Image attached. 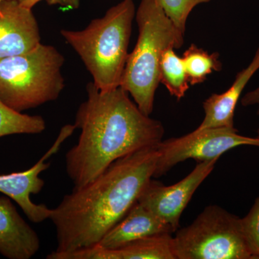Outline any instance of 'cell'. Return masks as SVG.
Instances as JSON below:
<instances>
[{
    "mask_svg": "<svg viewBox=\"0 0 259 259\" xmlns=\"http://www.w3.org/2000/svg\"><path fill=\"white\" fill-rule=\"evenodd\" d=\"M157 146L119 158L97 178L66 194L49 219L55 226V253L98 244L127 214L153 177Z\"/></svg>",
    "mask_w": 259,
    "mask_h": 259,
    "instance_id": "6da1fadb",
    "label": "cell"
},
{
    "mask_svg": "<svg viewBox=\"0 0 259 259\" xmlns=\"http://www.w3.org/2000/svg\"><path fill=\"white\" fill-rule=\"evenodd\" d=\"M87 93L75 117L79 140L66 154V173L74 188L90 183L116 160L156 147L164 134L161 122L141 112L121 87L102 93L90 82Z\"/></svg>",
    "mask_w": 259,
    "mask_h": 259,
    "instance_id": "7a4b0ae2",
    "label": "cell"
},
{
    "mask_svg": "<svg viewBox=\"0 0 259 259\" xmlns=\"http://www.w3.org/2000/svg\"><path fill=\"white\" fill-rule=\"evenodd\" d=\"M136 12L134 0H122L83 30H61V36L81 58L102 93L120 87Z\"/></svg>",
    "mask_w": 259,
    "mask_h": 259,
    "instance_id": "3957f363",
    "label": "cell"
},
{
    "mask_svg": "<svg viewBox=\"0 0 259 259\" xmlns=\"http://www.w3.org/2000/svg\"><path fill=\"white\" fill-rule=\"evenodd\" d=\"M135 18L139 37L127 57L120 87L131 95L141 111L150 116L160 83L161 56L170 48L180 49L185 34L165 14L159 0H141Z\"/></svg>",
    "mask_w": 259,
    "mask_h": 259,
    "instance_id": "277c9868",
    "label": "cell"
},
{
    "mask_svg": "<svg viewBox=\"0 0 259 259\" xmlns=\"http://www.w3.org/2000/svg\"><path fill=\"white\" fill-rule=\"evenodd\" d=\"M64 55L51 45L0 61V100L15 111L55 101L65 88Z\"/></svg>",
    "mask_w": 259,
    "mask_h": 259,
    "instance_id": "5b68a950",
    "label": "cell"
},
{
    "mask_svg": "<svg viewBox=\"0 0 259 259\" xmlns=\"http://www.w3.org/2000/svg\"><path fill=\"white\" fill-rule=\"evenodd\" d=\"M171 247L175 259H253L241 218L218 205L206 207L192 224L179 230Z\"/></svg>",
    "mask_w": 259,
    "mask_h": 259,
    "instance_id": "8992f818",
    "label": "cell"
},
{
    "mask_svg": "<svg viewBox=\"0 0 259 259\" xmlns=\"http://www.w3.org/2000/svg\"><path fill=\"white\" fill-rule=\"evenodd\" d=\"M243 146L259 147V139L241 136L234 127L197 128L158 145V157L153 177L163 176L179 163L190 158L198 163L219 159L229 150Z\"/></svg>",
    "mask_w": 259,
    "mask_h": 259,
    "instance_id": "52a82bcc",
    "label": "cell"
},
{
    "mask_svg": "<svg viewBox=\"0 0 259 259\" xmlns=\"http://www.w3.org/2000/svg\"><path fill=\"white\" fill-rule=\"evenodd\" d=\"M218 161L199 162L190 175L174 185L164 186L157 181L150 180L137 202L177 231L182 212L199 185L213 171Z\"/></svg>",
    "mask_w": 259,
    "mask_h": 259,
    "instance_id": "ba28073f",
    "label": "cell"
},
{
    "mask_svg": "<svg viewBox=\"0 0 259 259\" xmlns=\"http://www.w3.org/2000/svg\"><path fill=\"white\" fill-rule=\"evenodd\" d=\"M76 129L74 124L62 127L53 146L31 168L26 171L0 175V192L14 200L32 223H42L50 218L51 209L44 204L34 203L30 195L41 192L45 182L40 178V174L51 166L47 160L59 152L61 145Z\"/></svg>",
    "mask_w": 259,
    "mask_h": 259,
    "instance_id": "9c48e42d",
    "label": "cell"
},
{
    "mask_svg": "<svg viewBox=\"0 0 259 259\" xmlns=\"http://www.w3.org/2000/svg\"><path fill=\"white\" fill-rule=\"evenodd\" d=\"M41 44L40 28L32 10L18 0L0 5V61L20 55Z\"/></svg>",
    "mask_w": 259,
    "mask_h": 259,
    "instance_id": "30bf717a",
    "label": "cell"
},
{
    "mask_svg": "<svg viewBox=\"0 0 259 259\" xmlns=\"http://www.w3.org/2000/svg\"><path fill=\"white\" fill-rule=\"evenodd\" d=\"M40 248V238L19 214L12 199L0 197V254L9 259H30Z\"/></svg>",
    "mask_w": 259,
    "mask_h": 259,
    "instance_id": "8fae6325",
    "label": "cell"
},
{
    "mask_svg": "<svg viewBox=\"0 0 259 259\" xmlns=\"http://www.w3.org/2000/svg\"><path fill=\"white\" fill-rule=\"evenodd\" d=\"M175 232L176 231L171 225L136 202L97 245L107 249H115L142 238L158 235H171Z\"/></svg>",
    "mask_w": 259,
    "mask_h": 259,
    "instance_id": "7c38bea8",
    "label": "cell"
},
{
    "mask_svg": "<svg viewBox=\"0 0 259 259\" xmlns=\"http://www.w3.org/2000/svg\"><path fill=\"white\" fill-rule=\"evenodd\" d=\"M171 234L142 238L128 244L107 249L98 245L66 253L51 252L47 259H175L171 247Z\"/></svg>",
    "mask_w": 259,
    "mask_h": 259,
    "instance_id": "4fadbf2b",
    "label": "cell"
},
{
    "mask_svg": "<svg viewBox=\"0 0 259 259\" xmlns=\"http://www.w3.org/2000/svg\"><path fill=\"white\" fill-rule=\"evenodd\" d=\"M259 69V48L251 62L237 74L234 82L225 93L212 94L203 102L204 118L198 129L234 127L235 110L242 93Z\"/></svg>",
    "mask_w": 259,
    "mask_h": 259,
    "instance_id": "5bb4252c",
    "label": "cell"
},
{
    "mask_svg": "<svg viewBox=\"0 0 259 259\" xmlns=\"http://www.w3.org/2000/svg\"><path fill=\"white\" fill-rule=\"evenodd\" d=\"M160 82L170 95L180 100L189 90V79L183 59L170 48L163 53L159 66Z\"/></svg>",
    "mask_w": 259,
    "mask_h": 259,
    "instance_id": "9a60e30c",
    "label": "cell"
},
{
    "mask_svg": "<svg viewBox=\"0 0 259 259\" xmlns=\"http://www.w3.org/2000/svg\"><path fill=\"white\" fill-rule=\"evenodd\" d=\"M47 128L44 117L15 111L0 100V138L17 134H40Z\"/></svg>",
    "mask_w": 259,
    "mask_h": 259,
    "instance_id": "2e32d148",
    "label": "cell"
},
{
    "mask_svg": "<svg viewBox=\"0 0 259 259\" xmlns=\"http://www.w3.org/2000/svg\"><path fill=\"white\" fill-rule=\"evenodd\" d=\"M219 58L218 53L209 54L204 49L192 44L182 56L190 84L203 83L213 71H221L222 63Z\"/></svg>",
    "mask_w": 259,
    "mask_h": 259,
    "instance_id": "e0dca14e",
    "label": "cell"
},
{
    "mask_svg": "<svg viewBox=\"0 0 259 259\" xmlns=\"http://www.w3.org/2000/svg\"><path fill=\"white\" fill-rule=\"evenodd\" d=\"M212 0H159L165 14L182 33L186 31L189 15L197 5Z\"/></svg>",
    "mask_w": 259,
    "mask_h": 259,
    "instance_id": "ac0fdd59",
    "label": "cell"
},
{
    "mask_svg": "<svg viewBox=\"0 0 259 259\" xmlns=\"http://www.w3.org/2000/svg\"><path fill=\"white\" fill-rule=\"evenodd\" d=\"M242 233L253 259H259V197L249 212L241 218Z\"/></svg>",
    "mask_w": 259,
    "mask_h": 259,
    "instance_id": "d6986e66",
    "label": "cell"
},
{
    "mask_svg": "<svg viewBox=\"0 0 259 259\" xmlns=\"http://www.w3.org/2000/svg\"><path fill=\"white\" fill-rule=\"evenodd\" d=\"M24 8L32 10L38 3L46 1L50 5H59L63 10H76L79 8L81 0H18Z\"/></svg>",
    "mask_w": 259,
    "mask_h": 259,
    "instance_id": "ffe728a7",
    "label": "cell"
},
{
    "mask_svg": "<svg viewBox=\"0 0 259 259\" xmlns=\"http://www.w3.org/2000/svg\"><path fill=\"white\" fill-rule=\"evenodd\" d=\"M241 104L244 107L250 105H258V115H259V87L253 91L247 93L241 99Z\"/></svg>",
    "mask_w": 259,
    "mask_h": 259,
    "instance_id": "44dd1931",
    "label": "cell"
},
{
    "mask_svg": "<svg viewBox=\"0 0 259 259\" xmlns=\"http://www.w3.org/2000/svg\"><path fill=\"white\" fill-rule=\"evenodd\" d=\"M257 138H258V139H259V129L258 130V131H257V136H256Z\"/></svg>",
    "mask_w": 259,
    "mask_h": 259,
    "instance_id": "7402d4cb",
    "label": "cell"
},
{
    "mask_svg": "<svg viewBox=\"0 0 259 259\" xmlns=\"http://www.w3.org/2000/svg\"><path fill=\"white\" fill-rule=\"evenodd\" d=\"M3 1H4V0H0V5H1V3H3Z\"/></svg>",
    "mask_w": 259,
    "mask_h": 259,
    "instance_id": "603a6c76",
    "label": "cell"
}]
</instances>
